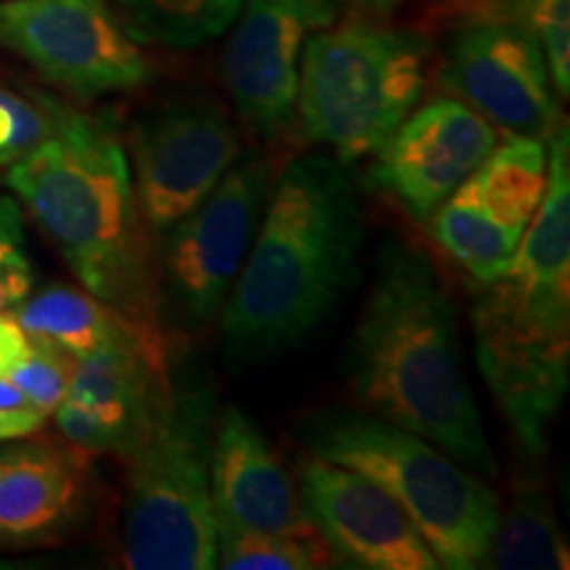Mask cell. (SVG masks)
<instances>
[{
  "label": "cell",
  "mask_w": 570,
  "mask_h": 570,
  "mask_svg": "<svg viewBox=\"0 0 570 570\" xmlns=\"http://www.w3.org/2000/svg\"><path fill=\"white\" fill-rule=\"evenodd\" d=\"M344 373L362 410L433 441L487 479L497 475L462 360L458 306L420 248L399 238L381 246Z\"/></svg>",
  "instance_id": "1"
},
{
  "label": "cell",
  "mask_w": 570,
  "mask_h": 570,
  "mask_svg": "<svg viewBox=\"0 0 570 570\" xmlns=\"http://www.w3.org/2000/svg\"><path fill=\"white\" fill-rule=\"evenodd\" d=\"M362 240L365 223L346 164L320 154L285 164L223 304L225 360L254 365L309 338L352 291Z\"/></svg>",
  "instance_id": "2"
},
{
  "label": "cell",
  "mask_w": 570,
  "mask_h": 570,
  "mask_svg": "<svg viewBox=\"0 0 570 570\" xmlns=\"http://www.w3.org/2000/svg\"><path fill=\"white\" fill-rule=\"evenodd\" d=\"M6 185L88 294L140 331L164 336L154 235L111 127L61 106L56 130L6 169Z\"/></svg>",
  "instance_id": "3"
},
{
  "label": "cell",
  "mask_w": 570,
  "mask_h": 570,
  "mask_svg": "<svg viewBox=\"0 0 570 570\" xmlns=\"http://www.w3.org/2000/svg\"><path fill=\"white\" fill-rule=\"evenodd\" d=\"M473 294L475 360L525 452L544 454L570 389V140H547V190L502 275Z\"/></svg>",
  "instance_id": "4"
},
{
  "label": "cell",
  "mask_w": 570,
  "mask_h": 570,
  "mask_svg": "<svg viewBox=\"0 0 570 570\" xmlns=\"http://www.w3.org/2000/svg\"><path fill=\"white\" fill-rule=\"evenodd\" d=\"M217 412V394L204 367L169 362L167 386L151 417L122 454L127 462L125 568H217L212 502Z\"/></svg>",
  "instance_id": "5"
},
{
  "label": "cell",
  "mask_w": 570,
  "mask_h": 570,
  "mask_svg": "<svg viewBox=\"0 0 570 570\" xmlns=\"http://www.w3.org/2000/svg\"><path fill=\"white\" fill-rule=\"evenodd\" d=\"M296 439L312 458L365 475L404 510L439 566L475 570L499 525V499L489 483L407 428L367 410L323 407L306 412Z\"/></svg>",
  "instance_id": "6"
},
{
  "label": "cell",
  "mask_w": 570,
  "mask_h": 570,
  "mask_svg": "<svg viewBox=\"0 0 570 570\" xmlns=\"http://www.w3.org/2000/svg\"><path fill=\"white\" fill-rule=\"evenodd\" d=\"M428 40L346 21L306 42L298 69V132L341 164L375 156L410 117L428 80Z\"/></svg>",
  "instance_id": "7"
},
{
  "label": "cell",
  "mask_w": 570,
  "mask_h": 570,
  "mask_svg": "<svg viewBox=\"0 0 570 570\" xmlns=\"http://www.w3.org/2000/svg\"><path fill=\"white\" fill-rule=\"evenodd\" d=\"M265 154H240L214 190L156 244L159 302L183 331H204L223 309L275 185Z\"/></svg>",
  "instance_id": "8"
},
{
  "label": "cell",
  "mask_w": 570,
  "mask_h": 570,
  "mask_svg": "<svg viewBox=\"0 0 570 570\" xmlns=\"http://www.w3.org/2000/svg\"><path fill=\"white\" fill-rule=\"evenodd\" d=\"M0 46L80 98L140 88L154 75L106 0H0Z\"/></svg>",
  "instance_id": "9"
},
{
  "label": "cell",
  "mask_w": 570,
  "mask_h": 570,
  "mask_svg": "<svg viewBox=\"0 0 570 570\" xmlns=\"http://www.w3.org/2000/svg\"><path fill=\"white\" fill-rule=\"evenodd\" d=\"M240 154L238 127L206 98H180L140 117L130 130L127 161L154 240L194 212Z\"/></svg>",
  "instance_id": "10"
},
{
  "label": "cell",
  "mask_w": 570,
  "mask_h": 570,
  "mask_svg": "<svg viewBox=\"0 0 570 570\" xmlns=\"http://www.w3.org/2000/svg\"><path fill=\"white\" fill-rule=\"evenodd\" d=\"M441 88L518 138L550 140L560 104L539 40L499 19H470L446 42Z\"/></svg>",
  "instance_id": "11"
},
{
  "label": "cell",
  "mask_w": 570,
  "mask_h": 570,
  "mask_svg": "<svg viewBox=\"0 0 570 570\" xmlns=\"http://www.w3.org/2000/svg\"><path fill=\"white\" fill-rule=\"evenodd\" d=\"M336 19V0H246L230 24L225 82L248 130L275 140L294 125L304 48Z\"/></svg>",
  "instance_id": "12"
},
{
  "label": "cell",
  "mask_w": 570,
  "mask_h": 570,
  "mask_svg": "<svg viewBox=\"0 0 570 570\" xmlns=\"http://www.w3.org/2000/svg\"><path fill=\"white\" fill-rule=\"evenodd\" d=\"M296 489L333 560L354 570H439L436 554L386 491L336 462L306 458Z\"/></svg>",
  "instance_id": "13"
},
{
  "label": "cell",
  "mask_w": 570,
  "mask_h": 570,
  "mask_svg": "<svg viewBox=\"0 0 570 570\" xmlns=\"http://www.w3.org/2000/svg\"><path fill=\"white\" fill-rule=\"evenodd\" d=\"M499 146L497 127L458 98L410 114L377 151L373 183L428 223Z\"/></svg>",
  "instance_id": "14"
},
{
  "label": "cell",
  "mask_w": 570,
  "mask_h": 570,
  "mask_svg": "<svg viewBox=\"0 0 570 570\" xmlns=\"http://www.w3.org/2000/svg\"><path fill=\"white\" fill-rule=\"evenodd\" d=\"M214 520L283 537H320L267 433L244 410L219 407L212 441Z\"/></svg>",
  "instance_id": "15"
},
{
  "label": "cell",
  "mask_w": 570,
  "mask_h": 570,
  "mask_svg": "<svg viewBox=\"0 0 570 570\" xmlns=\"http://www.w3.org/2000/svg\"><path fill=\"white\" fill-rule=\"evenodd\" d=\"M88 465L48 441H0V547L56 541L85 518Z\"/></svg>",
  "instance_id": "16"
},
{
  "label": "cell",
  "mask_w": 570,
  "mask_h": 570,
  "mask_svg": "<svg viewBox=\"0 0 570 570\" xmlns=\"http://www.w3.org/2000/svg\"><path fill=\"white\" fill-rule=\"evenodd\" d=\"M428 223L449 259L458 262L473 283L502 275L515 259L525 233L499 223L475 194L470 177L431 214Z\"/></svg>",
  "instance_id": "17"
},
{
  "label": "cell",
  "mask_w": 570,
  "mask_h": 570,
  "mask_svg": "<svg viewBox=\"0 0 570 570\" xmlns=\"http://www.w3.org/2000/svg\"><path fill=\"white\" fill-rule=\"evenodd\" d=\"M568 541L541 483H520L508 512H499L487 566L499 570H566Z\"/></svg>",
  "instance_id": "18"
},
{
  "label": "cell",
  "mask_w": 570,
  "mask_h": 570,
  "mask_svg": "<svg viewBox=\"0 0 570 570\" xmlns=\"http://www.w3.org/2000/svg\"><path fill=\"white\" fill-rule=\"evenodd\" d=\"M11 315L27 336L51 341L75 360L132 325L88 291L75 288H48L32 298L27 296L13 306Z\"/></svg>",
  "instance_id": "19"
},
{
  "label": "cell",
  "mask_w": 570,
  "mask_h": 570,
  "mask_svg": "<svg viewBox=\"0 0 570 570\" xmlns=\"http://www.w3.org/2000/svg\"><path fill=\"white\" fill-rule=\"evenodd\" d=\"M470 183L499 223L525 230L547 190V142L510 135L470 175Z\"/></svg>",
  "instance_id": "20"
},
{
  "label": "cell",
  "mask_w": 570,
  "mask_h": 570,
  "mask_svg": "<svg viewBox=\"0 0 570 570\" xmlns=\"http://www.w3.org/2000/svg\"><path fill=\"white\" fill-rule=\"evenodd\" d=\"M127 32L148 46L188 51L230 30L246 0H114Z\"/></svg>",
  "instance_id": "21"
},
{
  "label": "cell",
  "mask_w": 570,
  "mask_h": 570,
  "mask_svg": "<svg viewBox=\"0 0 570 570\" xmlns=\"http://www.w3.org/2000/svg\"><path fill=\"white\" fill-rule=\"evenodd\" d=\"M217 525V568L225 570H315L333 562L320 537L262 533L214 520Z\"/></svg>",
  "instance_id": "22"
},
{
  "label": "cell",
  "mask_w": 570,
  "mask_h": 570,
  "mask_svg": "<svg viewBox=\"0 0 570 570\" xmlns=\"http://www.w3.org/2000/svg\"><path fill=\"white\" fill-rule=\"evenodd\" d=\"M475 19L523 27L539 40L560 98L570 96V0H475Z\"/></svg>",
  "instance_id": "23"
},
{
  "label": "cell",
  "mask_w": 570,
  "mask_h": 570,
  "mask_svg": "<svg viewBox=\"0 0 570 570\" xmlns=\"http://www.w3.org/2000/svg\"><path fill=\"white\" fill-rule=\"evenodd\" d=\"M61 104L27 98L0 85V173L17 164L56 130Z\"/></svg>",
  "instance_id": "24"
},
{
  "label": "cell",
  "mask_w": 570,
  "mask_h": 570,
  "mask_svg": "<svg viewBox=\"0 0 570 570\" xmlns=\"http://www.w3.org/2000/svg\"><path fill=\"white\" fill-rule=\"evenodd\" d=\"M75 356L63 352L51 341L30 336V346L21 360L9 370V381L17 386L27 402L42 415H53L59 402L67 394L71 370H75Z\"/></svg>",
  "instance_id": "25"
},
{
  "label": "cell",
  "mask_w": 570,
  "mask_h": 570,
  "mask_svg": "<svg viewBox=\"0 0 570 570\" xmlns=\"http://www.w3.org/2000/svg\"><path fill=\"white\" fill-rule=\"evenodd\" d=\"M27 259L24 256V217L17 202L0 196V262Z\"/></svg>",
  "instance_id": "26"
},
{
  "label": "cell",
  "mask_w": 570,
  "mask_h": 570,
  "mask_svg": "<svg viewBox=\"0 0 570 570\" xmlns=\"http://www.w3.org/2000/svg\"><path fill=\"white\" fill-rule=\"evenodd\" d=\"M32 269L27 259L0 262V312H11L30 296Z\"/></svg>",
  "instance_id": "27"
},
{
  "label": "cell",
  "mask_w": 570,
  "mask_h": 570,
  "mask_svg": "<svg viewBox=\"0 0 570 570\" xmlns=\"http://www.w3.org/2000/svg\"><path fill=\"white\" fill-rule=\"evenodd\" d=\"M30 346V336L21 331L11 312H0V377L9 375V370L24 356Z\"/></svg>",
  "instance_id": "28"
},
{
  "label": "cell",
  "mask_w": 570,
  "mask_h": 570,
  "mask_svg": "<svg viewBox=\"0 0 570 570\" xmlns=\"http://www.w3.org/2000/svg\"><path fill=\"white\" fill-rule=\"evenodd\" d=\"M46 415L38 412H0V441L27 439L30 433L40 431Z\"/></svg>",
  "instance_id": "29"
},
{
  "label": "cell",
  "mask_w": 570,
  "mask_h": 570,
  "mask_svg": "<svg viewBox=\"0 0 570 570\" xmlns=\"http://www.w3.org/2000/svg\"><path fill=\"white\" fill-rule=\"evenodd\" d=\"M0 412H38V415H42L40 410H35L27 402V396L13 386L9 377H0Z\"/></svg>",
  "instance_id": "30"
},
{
  "label": "cell",
  "mask_w": 570,
  "mask_h": 570,
  "mask_svg": "<svg viewBox=\"0 0 570 570\" xmlns=\"http://www.w3.org/2000/svg\"><path fill=\"white\" fill-rule=\"evenodd\" d=\"M362 6H367V9H375V11H389L394 9L396 3H402V0H360Z\"/></svg>",
  "instance_id": "31"
}]
</instances>
